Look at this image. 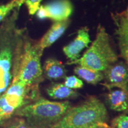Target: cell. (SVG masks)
Masks as SVG:
<instances>
[{
  "mask_svg": "<svg viewBox=\"0 0 128 128\" xmlns=\"http://www.w3.org/2000/svg\"><path fill=\"white\" fill-rule=\"evenodd\" d=\"M74 72L76 76L82 78L85 81L92 85H96L103 81L104 74L103 72L92 69L77 65L75 67Z\"/></svg>",
  "mask_w": 128,
  "mask_h": 128,
  "instance_id": "15",
  "label": "cell"
},
{
  "mask_svg": "<svg viewBox=\"0 0 128 128\" xmlns=\"http://www.w3.org/2000/svg\"><path fill=\"white\" fill-rule=\"evenodd\" d=\"M70 23V20L69 19L54 22L42 38L39 40L42 49L44 50V49L50 47L54 44L64 34Z\"/></svg>",
  "mask_w": 128,
  "mask_h": 128,
  "instance_id": "11",
  "label": "cell"
},
{
  "mask_svg": "<svg viewBox=\"0 0 128 128\" xmlns=\"http://www.w3.org/2000/svg\"><path fill=\"white\" fill-rule=\"evenodd\" d=\"M108 112L104 104L94 96L72 106L50 128H108Z\"/></svg>",
  "mask_w": 128,
  "mask_h": 128,
  "instance_id": "2",
  "label": "cell"
},
{
  "mask_svg": "<svg viewBox=\"0 0 128 128\" xmlns=\"http://www.w3.org/2000/svg\"><path fill=\"white\" fill-rule=\"evenodd\" d=\"M126 13H127L128 16V9L126 10Z\"/></svg>",
  "mask_w": 128,
  "mask_h": 128,
  "instance_id": "22",
  "label": "cell"
},
{
  "mask_svg": "<svg viewBox=\"0 0 128 128\" xmlns=\"http://www.w3.org/2000/svg\"><path fill=\"white\" fill-rule=\"evenodd\" d=\"M110 128H113V127H112V126H110Z\"/></svg>",
  "mask_w": 128,
  "mask_h": 128,
  "instance_id": "24",
  "label": "cell"
},
{
  "mask_svg": "<svg viewBox=\"0 0 128 128\" xmlns=\"http://www.w3.org/2000/svg\"><path fill=\"white\" fill-rule=\"evenodd\" d=\"M40 97L39 86H28L12 80L10 86L0 95V126L14 116L17 110Z\"/></svg>",
  "mask_w": 128,
  "mask_h": 128,
  "instance_id": "6",
  "label": "cell"
},
{
  "mask_svg": "<svg viewBox=\"0 0 128 128\" xmlns=\"http://www.w3.org/2000/svg\"><path fill=\"white\" fill-rule=\"evenodd\" d=\"M112 126L114 128H128V116L121 114L112 121Z\"/></svg>",
  "mask_w": 128,
  "mask_h": 128,
  "instance_id": "19",
  "label": "cell"
},
{
  "mask_svg": "<svg viewBox=\"0 0 128 128\" xmlns=\"http://www.w3.org/2000/svg\"><path fill=\"white\" fill-rule=\"evenodd\" d=\"M25 0H12L7 4L0 5V23L4 20L12 10L20 7L24 3Z\"/></svg>",
  "mask_w": 128,
  "mask_h": 128,
  "instance_id": "16",
  "label": "cell"
},
{
  "mask_svg": "<svg viewBox=\"0 0 128 128\" xmlns=\"http://www.w3.org/2000/svg\"><path fill=\"white\" fill-rule=\"evenodd\" d=\"M71 107L68 100L55 102L40 96L17 110L14 116L24 118L30 128H50Z\"/></svg>",
  "mask_w": 128,
  "mask_h": 128,
  "instance_id": "3",
  "label": "cell"
},
{
  "mask_svg": "<svg viewBox=\"0 0 128 128\" xmlns=\"http://www.w3.org/2000/svg\"><path fill=\"white\" fill-rule=\"evenodd\" d=\"M120 55L128 66V16L126 11L112 14Z\"/></svg>",
  "mask_w": 128,
  "mask_h": 128,
  "instance_id": "9",
  "label": "cell"
},
{
  "mask_svg": "<svg viewBox=\"0 0 128 128\" xmlns=\"http://www.w3.org/2000/svg\"><path fill=\"white\" fill-rule=\"evenodd\" d=\"M63 84L67 87L72 90L81 88L84 86V82L82 80L74 76H65Z\"/></svg>",
  "mask_w": 128,
  "mask_h": 128,
  "instance_id": "18",
  "label": "cell"
},
{
  "mask_svg": "<svg viewBox=\"0 0 128 128\" xmlns=\"http://www.w3.org/2000/svg\"><path fill=\"white\" fill-rule=\"evenodd\" d=\"M125 91L126 92V93H127V97H128V108H127V110H126V111L125 112H126V113H128V87H126Z\"/></svg>",
  "mask_w": 128,
  "mask_h": 128,
  "instance_id": "21",
  "label": "cell"
},
{
  "mask_svg": "<svg viewBox=\"0 0 128 128\" xmlns=\"http://www.w3.org/2000/svg\"><path fill=\"white\" fill-rule=\"evenodd\" d=\"M119 60L111 38L103 26L97 27L95 39L81 57L68 65H77L103 72Z\"/></svg>",
  "mask_w": 128,
  "mask_h": 128,
  "instance_id": "4",
  "label": "cell"
},
{
  "mask_svg": "<svg viewBox=\"0 0 128 128\" xmlns=\"http://www.w3.org/2000/svg\"><path fill=\"white\" fill-rule=\"evenodd\" d=\"M44 51L40 46L39 40L32 39L26 30L18 71L13 80L26 86H39L44 80L41 65Z\"/></svg>",
  "mask_w": 128,
  "mask_h": 128,
  "instance_id": "5",
  "label": "cell"
},
{
  "mask_svg": "<svg viewBox=\"0 0 128 128\" xmlns=\"http://www.w3.org/2000/svg\"><path fill=\"white\" fill-rule=\"evenodd\" d=\"M0 128H1V126H0Z\"/></svg>",
  "mask_w": 128,
  "mask_h": 128,
  "instance_id": "25",
  "label": "cell"
},
{
  "mask_svg": "<svg viewBox=\"0 0 128 128\" xmlns=\"http://www.w3.org/2000/svg\"><path fill=\"white\" fill-rule=\"evenodd\" d=\"M46 93L54 100H66L79 97L80 93L74 90L67 87L64 84L58 82L52 83L46 90Z\"/></svg>",
  "mask_w": 128,
  "mask_h": 128,
  "instance_id": "14",
  "label": "cell"
},
{
  "mask_svg": "<svg viewBox=\"0 0 128 128\" xmlns=\"http://www.w3.org/2000/svg\"><path fill=\"white\" fill-rule=\"evenodd\" d=\"M42 0H25L24 3L28 9V13L30 15L36 14L39 8L40 5Z\"/></svg>",
  "mask_w": 128,
  "mask_h": 128,
  "instance_id": "20",
  "label": "cell"
},
{
  "mask_svg": "<svg viewBox=\"0 0 128 128\" xmlns=\"http://www.w3.org/2000/svg\"><path fill=\"white\" fill-rule=\"evenodd\" d=\"M44 78L50 80L64 79L66 76L67 70L62 62L55 58H48L42 66Z\"/></svg>",
  "mask_w": 128,
  "mask_h": 128,
  "instance_id": "13",
  "label": "cell"
},
{
  "mask_svg": "<svg viewBox=\"0 0 128 128\" xmlns=\"http://www.w3.org/2000/svg\"><path fill=\"white\" fill-rule=\"evenodd\" d=\"M103 72L104 82L102 85L108 90L114 88L125 90L128 86V66L123 60H118Z\"/></svg>",
  "mask_w": 128,
  "mask_h": 128,
  "instance_id": "7",
  "label": "cell"
},
{
  "mask_svg": "<svg viewBox=\"0 0 128 128\" xmlns=\"http://www.w3.org/2000/svg\"><path fill=\"white\" fill-rule=\"evenodd\" d=\"M106 103L108 108L113 111L126 112L128 108L126 92L118 88L108 90L106 96Z\"/></svg>",
  "mask_w": 128,
  "mask_h": 128,
  "instance_id": "12",
  "label": "cell"
},
{
  "mask_svg": "<svg viewBox=\"0 0 128 128\" xmlns=\"http://www.w3.org/2000/svg\"><path fill=\"white\" fill-rule=\"evenodd\" d=\"M90 42L88 28L84 27L78 30L76 38L63 48L64 54L69 60L66 64L71 63L80 58L81 52L88 47Z\"/></svg>",
  "mask_w": 128,
  "mask_h": 128,
  "instance_id": "10",
  "label": "cell"
},
{
  "mask_svg": "<svg viewBox=\"0 0 128 128\" xmlns=\"http://www.w3.org/2000/svg\"><path fill=\"white\" fill-rule=\"evenodd\" d=\"M0 126L2 128H30L26 120L18 116L12 117Z\"/></svg>",
  "mask_w": 128,
  "mask_h": 128,
  "instance_id": "17",
  "label": "cell"
},
{
  "mask_svg": "<svg viewBox=\"0 0 128 128\" xmlns=\"http://www.w3.org/2000/svg\"><path fill=\"white\" fill-rule=\"evenodd\" d=\"M20 7L0 24V95L6 91L18 72L26 28L17 26Z\"/></svg>",
  "mask_w": 128,
  "mask_h": 128,
  "instance_id": "1",
  "label": "cell"
},
{
  "mask_svg": "<svg viewBox=\"0 0 128 128\" xmlns=\"http://www.w3.org/2000/svg\"><path fill=\"white\" fill-rule=\"evenodd\" d=\"M110 126H109L108 128H110Z\"/></svg>",
  "mask_w": 128,
  "mask_h": 128,
  "instance_id": "23",
  "label": "cell"
},
{
  "mask_svg": "<svg viewBox=\"0 0 128 128\" xmlns=\"http://www.w3.org/2000/svg\"><path fill=\"white\" fill-rule=\"evenodd\" d=\"M72 10V5L69 0H55L40 6L36 14L39 19L50 18L58 22L69 19Z\"/></svg>",
  "mask_w": 128,
  "mask_h": 128,
  "instance_id": "8",
  "label": "cell"
}]
</instances>
